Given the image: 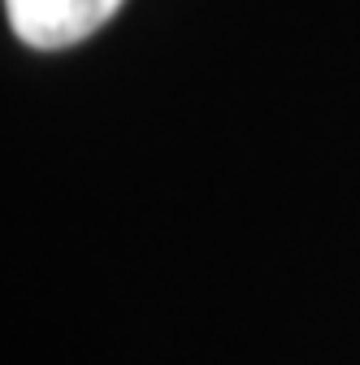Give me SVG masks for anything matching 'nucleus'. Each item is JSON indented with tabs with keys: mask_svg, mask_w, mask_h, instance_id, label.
I'll return each instance as SVG.
<instances>
[{
	"mask_svg": "<svg viewBox=\"0 0 360 365\" xmlns=\"http://www.w3.org/2000/svg\"><path fill=\"white\" fill-rule=\"evenodd\" d=\"M117 9L122 0H5L14 35L39 53H57L96 35Z\"/></svg>",
	"mask_w": 360,
	"mask_h": 365,
	"instance_id": "f257e3e1",
	"label": "nucleus"
}]
</instances>
